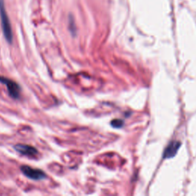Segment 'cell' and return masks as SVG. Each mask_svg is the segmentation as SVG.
<instances>
[{"label":"cell","mask_w":196,"mask_h":196,"mask_svg":"<svg viewBox=\"0 0 196 196\" xmlns=\"http://www.w3.org/2000/svg\"><path fill=\"white\" fill-rule=\"evenodd\" d=\"M124 122L123 119H114L110 122L111 126H113V128H117V129H119L122 126H124Z\"/></svg>","instance_id":"8992f818"},{"label":"cell","mask_w":196,"mask_h":196,"mask_svg":"<svg viewBox=\"0 0 196 196\" xmlns=\"http://www.w3.org/2000/svg\"><path fill=\"white\" fill-rule=\"evenodd\" d=\"M14 149L20 154L26 156H34L39 153V151L34 146L26 144H17L14 146Z\"/></svg>","instance_id":"5b68a950"},{"label":"cell","mask_w":196,"mask_h":196,"mask_svg":"<svg viewBox=\"0 0 196 196\" xmlns=\"http://www.w3.org/2000/svg\"><path fill=\"white\" fill-rule=\"evenodd\" d=\"M0 83L4 84L6 85L7 90L9 92V95L12 99H19L20 97L21 88L16 82L11 81L10 79L0 76Z\"/></svg>","instance_id":"3957f363"},{"label":"cell","mask_w":196,"mask_h":196,"mask_svg":"<svg viewBox=\"0 0 196 196\" xmlns=\"http://www.w3.org/2000/svg\"><path fill=\"white\" fill-rule=\"evenodd\" d=\"M20 169L24 175H26L28 179L35 180V181L45 179L47 176V175L44 173V171L41 169L32 168L29 166H21L20 167Z\"/></svg>","instance_id":"7a4b0ae2"},{"label":"cell","mask_w":196,"mask_h":196,"mask_svg":"<svg viewBox=\"0 0 196 196\" xmlns=\"http://www.w3.org/2000/svg\"><path fill=\"white\" fill-rule=\"evenodd\" d=\"M182 146V143L179 141H172L169 143L166 148L163 152V159H170L175 156L178 153L180 146Z\"/></svg>","instance_id":"277c9868"},{"label":"cell","mask_w":196,"mask_h":196,"mask_svg":"<svg viewBox=\"0 0 196 196\" xmlns=\"http://www.w3.org/2000/svg\"><path fill=\"white\" fill-rule=\"evenodd\" d=\"M0 19H1L2 32H3L5 38L7 41L11 44L12 42L13 39L12 30V26H11L9 16L7 15L6 10L5 8L4 2L2 0H0Z\"/></svg>","instance_id":"6da1fadb"}]
</instances>
